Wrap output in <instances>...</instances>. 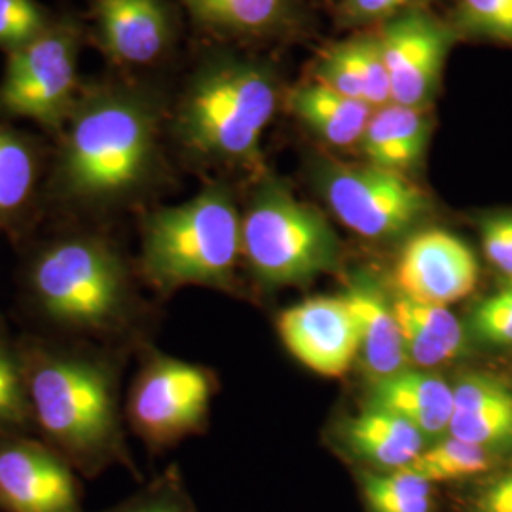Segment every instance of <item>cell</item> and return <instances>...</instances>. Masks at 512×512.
Wrapping results in <instances>:
<instances>
[{
    "label": "cell",
    "instance_id": "26",
    "mask_svg": "<svg viewBox=\"0 0 512 512\" xmlns=\"http://www.w3.org/2000/svg\"><path fill=\"white\" fill-rule=\"evenodd\" d=\"M196 18L232 33H262L283 16L287 0H183Z\"/></svg>",
    "mask_w": 512,
    "mask_h": 512
},
{
    "label": "cell",
    "instance_id": "28",
    "mask_svg": "<svg viewBox=\"0 0 512 512\" xmlns=\"http://www.w3.org/2000/svg\"><path fill=\"white\" fill-rule=\"evenodd\" d=\"M454 512H512V459L488 475L456 484L452 490Z\"/></svg>",
    "mask_w": 512,
    "mask_h": 512
},
{
    "label": "cell",
    "instance_id": "1",
    "mask_svg": "<svg viewBox=\"0 0 512 512\" xmlns=\"http://www.w3.org/2000/svg\"><path fill=\"white\" fill-rule=\"evenodd\" d=\"M21 363L35 427L82 476L110 467L137 475L124 435L120 368L90 348L21 344Z\"/></svg>",
    "mask_w": 512,
    "mask_h": 512
},
{
    "label": "cell",
    "instance_id": "15",
    "mask_svg": "<svg viewBox=\"0 0 512 512\" xmlns=\"http://www.w3.org/2000/svg\"><path fill=\"white\" fill-rule=\"evenodd\" d=\"M342 296L355 321L359 361L368 380L378 382L408 368L399 321L384 291L368 277H357Z\"/></svg>",
    "mask_w": 512,
    "mask_h": 512
},
{
    "label": "cell",
    "instance_id": "2",
    "mask_svg": "<svg viewBox=\"0 0 512 512\" xmlns=\"http://www.w3.org/2000/svg\"><path fill=\"white\" fill-rule=\"evenodd\" d=\"M27 291L50 325L97 340L124 334L137 311L126 260L97 236H71L44 247L29 266Z\"/></svg>",
    "mask_w": 512,
    "mask_h": 512
},
{
    "label": "cell",
    "instance_id": "23",
    "mask_svg": "<svg viewBox=\"0 0 512 512\" xmlns=\"http://www.w3.org/2000/svg\"><path fill=\"white\" fill-rule=\"evenodd\" d=\"M503 461L505 459L497 452L446 435L427 442L410 469L437 486H456L475 480L478 476L488 475Z\"/></svg>",
    "mask_w": 512,
    "mask_h": 512
},
{
    "label": "cell",
    "instance_id": "30",
    "mask_svg": "<svg viewBox=\"0 0 512 512\" xmlns=\"http://www.w3.org/2000/svg\"><path fill=\"white\" fill-rule=\"evenodd\" d=\"M44 31V16L33 0H0V46L18 50Z\"/></svg>",
    "mask_w": 512,
    "mask_h": 512
},
{
    "label": "cell",
    "instance_id": "33",
    "mask_svg": "<svg viewBox=\"0 0 512 512\" xmlns=\"http://www.w3.org/2000/svg\"><path fill=\"white\" fill-rule=\"evenodd\" d=\"M486 258L507 277H512V213L490 215L480 224Z\"/></svg>",
    "mask_w": 512,
    "mask_h": 512
},
{
    "label": "cell",
    "instance_id": "7",
    "mask_svg": "<svg viewBox=\"0 0 512 512\" xmlns=\"http://www.w3.org/2000/svg\"><path fill=\"white\" fill-rule=\"evenodd\" d=\"M217 380L205 366L152 355L129 387L131 431L150 450H164L200 433L211 410Z\"/></svg>",
    "mask_w": 512,
    "mask_h": 512
},
{
    "label": "cell",
    "instance_id": "13",
    "mask_svg": "<svg viewBox=\"0 0 512 512\" xmlns=\"http://www.w3.org/2000/svg\"><path fill=\"white\" fill-rule=\"evenodd\" d=\"M277 330L296 361L342 378L359 359V336L344 296H313L279 313Z\"/></svg>",
    "mask_w": 512,
    "mask_h": 512
},
{
    "label": "cell",
    "instance_id": "24",
    "mask_svg": "<svg viewBox=\"0 0 512 512\" xmlns=\"http://www.w3.org/2000/svg\"><path fill=\"white\" fill-rule=\"evenodd\" d=\"M33 425L19 346L0 330V440L29 435Z\"/></svg>",
    "mask_w": 512,
    "mask_h": 512
},
{
    "label": "cell",
    "instance_id": "12",
    "mask_svg": "<svg viewBox=\"0 0 512 512\" xmlns=\"http://www.w3.org/2000/svg\"><path fill=\"white\" fill-rule=\"evenodd\" d=\"M393 275L401 296L423 304L450 306L475 291L478 262L463 239L440 228H429L404 243Z\"/></svg>",
    "mask_w": 512,
    "mask_h": 512
},
{
    "label": "cell",
    "instance_id": "21",
    "mask_svg": "<svg viewBox=\"0 0 512 512\" xmlns=\"http://www.w3.org/2000/svg\"><path fill=\"white\" fill-rule=\"evenodd\" d=\"M291 109L317 137L340 148L361 143L376 110L365 101L336 92L317 80L294 90Z\"/></svg>",
    "mask_w": 512,
    "mask_h": 512
},
{
    "label": "cell",
    "instance_id": "3",
    "mask_svg": "<svg viewBox=\"0 0 512 512\" xmlns=\"http://www.w3.org/2000/svg\"><path fill=\"white\" fill-rule=\"evenodd\" d=\"M154 158V122L135 99L99 95L76 112L55 169L69 202L109 207L145 183Z\"/></svg>",
    "mask_w": 512,
    "mask_h": 512
},
{
    "label": "cell",
    "instance_id": "31",
    "mask_svg": "<svg viewBox=\"0 0 512 512\" xmlns=\"http://www.w3.org/2000/svg\"><path fill=\"white\" fill-rule=\"evenodd\" d=\"M476 336L497 346H512V291L499 293L482 300L471 317Z\"/></svg>",
    "mask_w": 512,
    "mask_h": 512
},
{
    "label": "cell",
    "instance_id": "34",
    "mask_svg": "<svg viewBox=\"0 0 512 512\" xmlns=\"http://www.w3.org/2000/svg\"><path fill=\"white\" fill-rule=\"evenodd\" d=\"M412 0H344L346 16L353 21L387 18L399 14Z\"/></svg>",
    "mask_w": 512,
    "mask_h": 512
},
{
    "label": "cell",
    "instance_id": "20",
    "mask_svg": "<svg viewBox=\"0 0 512 512\" xmlns=\"http://www.w3.org/2000/svg\"><path fill=\"white\" fill-rule=\"evenodd\" d=\"M391 302L408 365L425 370L444 365L465 351V329L448 306L423 304L401 294Z\"/></svg>",
    "mask_w": 512,
    "mask_h": 512
},
{
    "label": "cell",
    "instance_id": "10",
    "mask_svg": "<svg viewBox=\"0 0 512 512\" xmlns=\"http://www.w3.org/2000/svg\"><path fill=\"white\" fill-rule=\"evenodd\" d=\"M0 512H86L78 473L44 440H0Z\"/></svg>",
    "mask_w": 512,
    "mask_h": 512
},
{
    "label": "cell",
    "instance_id": "9",
    "mask_svg": "<svg viewBox=\"0 0 512 512\" xmlns=\"http://www.w3.org/2000/svg\"><path fill=\"white\" fill-rule=\"evenodd\" d=\"M76 88V40L69 31H44L12 52L0 84V107L42 126L69 116Z\"/></svg>",
    "mask_w": 512,
    "mask_h": 512
},
{
    "label": "cell",
    "instance_id": "16",
    "mask_svg": "<svg viewBox=\"0 0 512 512\" xmlns=\"http://www.w3.org/2000/svg\"><path fill=\"white\" fill-rule=\"evenodd\" d=\"M366 406L403 418L431 442L448 435L454 385L421 368H404L389 378L370 382Z\"/></svg>",
    "mask_w": 512,
    "mask_h": 512
},
{
    "label": "cell",
    "instance_id": "5",
    "mask_svg": "<svg viewBox=\"0 0 512 512\" xmlns=\"http://www.w3.org/2000/svg\"><path fill=\"white\" fill-rule=\"evenodd\" d=\"M241 256L266 287L308 285L338 272L342 247L319 209L268 183L241 219Z\"/></svg>",
    "mask_w": 512,
    "mask_h": 512
},
{
    "label": "cell",
    "instance_id": "35",
    "mask_svg": "<svg viewBox=\"0 0 512 512\" xmlns=\"http://www.w3.org/2000/svg\"><path fill=\"white\" fill-rule=\"evenodd\" d=\"M505 289H511L512 291V277H507V281H505Z\"/></svg>",
    "mask_w": 512,
    "mask_h": 512
},
{
    "label": "cell",
    "instance_id": "17",
    "mask_svg": "<svg viewBox=\"0 0 512 512\" xmlns=\"http://www.w3.org/2000/svg\"><path fill=\"white\" fill-rule=\"evenodd\" d=\"M448 435L497 454L512 450V389L488 374H469L454 385Z\"/></svg>",
    "mask_w": 512,
    "mask_h": 512
},
{
    "label": "cell",
    "instance_id": "18",
    "mask_svg": "<svg viewBox=\"0 0 512 512\" xmlns=\"http://www.w3.org/2000/svg\"><path fill=\"white\" fill-rule=\"evenodd\" d=\"M97 25L105 50L129 65L154 61L169 38L160 0H99Z\"/></svg>",
    "mask_w": 512,
    "mask_h": 512
},
{
    "label": "cell",
    "instance_id": "8",
    "mask_svg": "<svg viewBox=\"0 0 512 512\" xmlns=\"http://www.w3.org/2000/svg\"><path fill=\"white\" fill-rule=\"evenodd\" d=\"M317 181L336 219L361 238L403 236L431 211L420 184L384 167L330 162L319 167Z\"/></svg>",
    "mask_w": 512,
    "mask_h": 512
},
{
    "label": "cell",
    "instance_id": "29",
    "mask_svg": "<svg viewBox=\"0 0 512 512\" xmlns=\"http://www.w3.org/2000/svg\"><path fill=\"white\" fill-rule=\"evenodd\" d=\"M99 512H198L184 488L183 476L171 467L139 492Z\"/></svg>",
    "mask_w": 512,
    "mask_h": 512
},
{
    "label": "cell",
    "instance_id": "22",
    "mask_svg": "<svg viewBox=\"0 0 512 512\" xmlns=\"http://www.w3.org/2000/svg\"><path fill=\"white\" fill-rule=\"evenodd\" d=\"M353 475L365 512H439V486L410 467L385 473L355 469Z\"/></svg>",
    "mask_w": 512,
    "mask_h": 512
},
{
    "label": "cell",
    "instance_id": "6",
    "mask_svg": "<svg viewBox=\"0 0 512 512\" xmlns=\"http://www.w3.org/2000/svg\"><path fill=\"white\" fill-rule=\"evenodd\" d=\"M272 76L249 63H226L203 73L184 99L179 126L186 147L220 162L255 158L274 118Z\"/></svg>",
    "mask_w": 512,
    "mask_h": 512
},
{
    "label": "cell",
    "instance_id": "32",
    "mask_svg": "<svg viewBox=\"0 0 512 512\" xmlns=\"http://www.w3.org/2000/svg\"><path fill=\"white\" fill-rule=\"evenodd\" d=\"M461 10L476 31L512 42V0H461Z\"/></svg>",
    "mask_w": 512,
    "mask_h": 512
},
{
    "label": "cell",
    "instance_id": "25",
    "mask_svg": "<svg viewBox=\"0 0 512 512\" xmlns=\"http://www.w3.org/2000/svg\"><path fill=\"white\" fill-rule=\"evenodd\" d=\"M330 52L348 69L363 101L372 109H382L391 103L389 76L378 37L351 38Z\"/></svg>",
    "mask_w": 512,
    "mask_h": 512
},
{
    "label": "cell",
    "instance_id": "4",
    "mask_svg": "<svg viewBox=\"0 0 512 512\" xmlns=\"http://www.w3.org/2000/svg\"><path fill=\"white\" fill-rule=\"evenodd\" d=\"M239 256L241 217L222 186H209L145 220L141 274L160 293L192 285L232 291Z\"/></svg>",
    "mask_w": 512,
    "mask_h": 512
},
{
    "label": "cell",
    "instance_id": "27",
    "mask_svg": "<svg viewBox=\"0 0 512 512\" xmlns=\"http://www.w3.org/2000/svg\"><path fill=\"white\" fill-rule=\"evenodd\" d=\"M37 183V158L18 135L0 129V217L29 202Z\"/></svg>",
    "mask_w": 512,
    "mask_h": 512
},
{
    "label": "cell",
    "instance_id": "19",
    "mask_svg": "<svg viewBox=\"0 0 512 512\" xmlns=\"http://www.w3.org/2000/svg\"><path fill=\"white\" fill-rule=\"evenodd\" d=\"M431 133L427 107L389 103L374 110L359 148L366 164L410 173L420 164Z\"/></svg>",
    "mask_w": 512,
    "mask_h": 512
},
{
    "label": "cell",
    "instance_id": "14",
    "mask_svg": "<svg viewBox=\"0 0 512 512\" xmlns=\"http://www.w3.org/2000/svg\"><path fill=\"white\" fill-rule=\"evenodd\" d=\"M427 442L412 423L374 406H366L336 429V448L353 471L408 469Z\"/></svg>",
    "mask_w": 512,
    "mask_h": 512
},
{
    "label": "cell",
    "instance_id": "11",
    "mask_svg": "<svg viewBox=\"0 0 512 512\" xmlns=\"http://www.w3.org/2000/svg\"><path fill=\"white\" fill-rule=\"evenodd\" d=\"M380 48L389 76L391 103L427 107L437 92L452 37L425 12L406 10L385 23Z\"/></svg>",
    "mask_w": 512,
    "mask_h": 512
}]
</instances>
